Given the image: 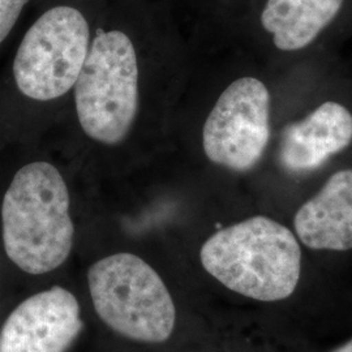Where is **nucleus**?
<instances>
[{"label":"nucleus","mask_w":352,"mask_h":352,"mask_svg":"<svg viewBox=\"0 0 352 352\" xmlns=\"http://www.w3.org/2000/svg\"><path fill=\"white\" fill-rule=\"evenodd\" d=\"M69 205L55 166L32 162L16 173L1 204L3 244L13 264L41 276L65 263L75 238Z\"/></svg>","instance_id":"obj_1"},{"label":"nucleus","mask_w":352,"mask_h":352,"mask_svg":"<svg viewBox=\"0 0 352 352\" xmlns=\"http://www.w3.org/2000/svg\"><path fill=\"white\" fill-rule=\"evenodd\" d=\"M200 260L225 287L258 302L287 299L302 276V248L296 235L265 215L217 231L204 243Z\"/></svg>","instance_id":"obj_2"},{"label":"nucleus","mask_w":352,"mask_h":352,"mask_svg":"<svg viewBox=\"0 0 352 352\" xmlns=\"http://www.w3.org/2000/svg\"><path fill=\"white\" fill-rule=\"evenodd\" d=\"M76 113L82 131L103 145H118L139 113V62L122 30L100 29L76 81Z\"/></svg>","instance_id":"obj_3"},{"label":"nucleus","mask_w":352,"mask_h":352,"mask_svg":"<svg viewBox=\"0 0 352 352\" xmlns=\"http://www.w3.org/2000/svg\"><path fill=\"white\" fill-rule=\"evenodd\" d=\"M94 309L102 321L128 340L161 343L175 327L176 311L162 278L139 256L116 253L89 267Z\"/></svg>","instance_id":"obj_4"},{"label":"nucleus","mask_w":352,"mask_h":352,"mask_svg":"<svg viewBox=\"0 0 352 352\" xmlns=\"http://www.w3.org/2000/svg\"><path fill=\"white\" fill-rule=\"evenodd\" d=\"M90 29L75 7L43 13L23 38L13 60L19 90L34 101H52L75 87L87 60Z\"/></svg>","instance_id":"obj_5"},{"label":"nucleus","mask_w":352,"mask_h":352,"mask_svg":"<svg viewBox=\"0 0 352 352\" xmlns=\"http://www.w3.org/2000/svg\"><path fill=\"white\" fill-rule=\"evenodd\" d=\"M270 140V93L256 77L230 84L215 102L202 128V148L214 164L250 171Z\"/></svg>","instance_id":"obj_6"},{"label":"nucleus","mask_w":352,"mask_h":352,"mask_svg":"<svg viewBox=\"0 0 352 352\" xmlns=\"http://www.w3.org/2000/svg\"><path fill=\"white\" fill-rule=\"evenodd\" d=\"M81 329L75 295L55 286L13 309L0 329V352H65Z\"/></svg>","instance_id":"obj_7"},{"label":"nucleus","mask_w":352,"mask_h":352,"mask_svg":"<svg viewBox=\"0 0 352 352\" xmlns=\"http://www.w3.org/2000/svg\"><path fill=\"white\" fill-rule=\"evenodd\" d=\"M352 142V113L327 101L302 120L282 129L279 164L291 174L312 173Z\"/></svg>","instance_id":"obj_8"},{"label":"nucleus","mask_w":352,"mask_h":352,"mask_svg":"<svg viewBox=\"0 0 352 352\" xmlns=\"http://www.w3.org/2000/svg\"><path fill=\"white\" fill-rule=\"evenodd\" d=\"M298 240L314 251L352 250V168L330 176L294 218Z\"/></svg>","instance_id":"obj_9"},{"label":"nucleus","mask_w":352,"mask_h":352,"mask_svg":"<svg viewBox=\"0 0 352 352\" xmlns=\"http://www.w3.org/2000/svg\"><path fill=\"white\" fill-rule=\"evenodd\" d=\"M342 6L343 0H267L261 24L279 50H302L337 17Z\"/></svg>","instance_id":"obj_10"},{"label":"nucleus","mask_w":352,"mask_h":352,"mask_svg":"<svg viewBox=\"0 0 352 352\" xmlns=\"http://www.w3.org/2000/svg\"><path fill=\"white\" fill-rule=\"evenodd\" d=\"M29 0H0V45L10 36Z\"/></svg>","instance_id":"obj_11"},{"label":"nucleus","mask_w":352,"mask_h":352,"mask_svg":"<svg viewBox=\"0 0 352 352\" xmlns=\"http://www.w3.org/2000/svg\"><path fill=\"white\" fill-rule=\"evenodd\" d=\"M331 352H352V338L347 340L346 343L340 344V347L334 349Z\"/></svg>","instance_id":"obj_12"}]
</instances>
